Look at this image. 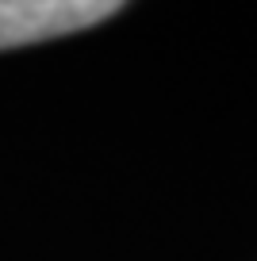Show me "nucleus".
Here are the masks:
<instances>
[{
    "label": "nucleus",
    "mask_w": 257,
    "mask_h": 261,
    "mask_svg": "<svg viewBox=\"0 0 257 261\" xmlns=\"http://www.w3.org/2000/svg\"><path fill=\"white\" fill-rule=\"evenodd\" d=\"M119 8L115 0H0V50L96 27Z\"/></svg>",
    "instance_id": "f257e3e1"
}]
</instances>
